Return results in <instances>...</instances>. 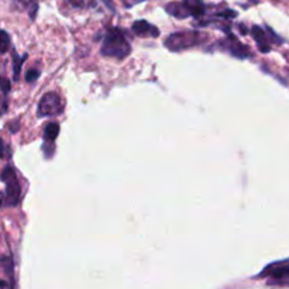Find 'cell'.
<instances>
[{"label": "cell", "mask_w": 289, "mask_h": 289, "mask_svg": "<svg viewBox=\"0 0 289 289\" xmlns=\"http://www.w3.org/2000/svg\"><path fill=\"white\" fill-rule=\"evenodd\" d=\"M102 55L111 57L117 60H124L131 52V45L124 34V31L117 27L108 31L103 44H102Z\"/></svg>", "instance_id": "1"}, {"label": "cell", "mask_w": 289, "mask_h": 289, "mask_svg": "<svg viewBox=\"0 0 289 289\" xmlns=\"http://www.w3.org/2000/svg\"><path fill=\"white\" fill-rule=\"evenodd\" d=\"M205 40V36H202L198 31H181L174 33L165 40V47L168 50L178 52V51L188 50L190 47L199 45Z\"/></svg>", "instance_id": "2"}, {"label": "cell", "mask_w": 289, "mask_h": 289, "mask_svg": "<svg viewBox=\"0 0 289 289\" xmlns=\"http://www.w3.org/2000/svg\"><path fill=\"white\" fill-rule=\"evenodd\" d=\"M1 181L6 183V198L10 206H16L20 200L21 188L19 181L16 178V172L13 167L7 165L1 172Z\"/></svg>", "instance_id": "3"}, {"label": "cell", "mask_w": 289, "mask_h": 289, "mask_svg": "<svg viewBox=\"0 0 289 289\" xmlns=\"http://www.w3.org/2000/svg\"><path fill=\"white\" fill-rule=\"evenodd\" d=\"M62 110H64V105L61 102L60 96L54 92H48L41 98L37 114L38 117H50V116L61 114Z\"/></svg>", "instance_id": "4"}, {"label": "cell", "mask_w": 289, "mask_h": 289, "mask_svg": "<svg viewBox=\"0 0 289 289\" xmlns=\"http://www.w3.org/2000/svg\"><path fill=\"white\" fill-rule=\"evenodd\" d=\"M220 47L224 51H227L230 55L236 57V58H240V60H246V58H250L251 57V52L250 50L243 45L236 37H233L231 34H229V37L226 40L220 41L219 42Z\"/></svg>", "instance_id": "5"}, {"label": "cell", "mask_w": 289, "mask_h": 289, "mask_svg": "<svg viewBox=\"0 0 289 289\" xmlns=\"http://www.w3.org/2000/svg\"><path fill=\"white\" fill-rule=\"evenodd\" d=\"M259 277H269L275 282H281L284 279L289 278V262L282 261V262L271 264L259 274Z\"/></svg>", "instance_id": "6"}, {"label": "cell", "mask_w": 289, "mask_h": 289, "mask_svg": "<svg viewBox=\"0 0 289 289\" xmlns=\"http://www.w3.org/2000/svg\"><path fill=\"white\" fill-rule=\"evenodd\" d=\"M133 33L139 37H151V38H155L160 36V30L150 24L148 21L145 20H137L136 23H133Z\"/></svg>", "instance_id": "7"}, {"label": "cell", "mask_w": 289, "mask_h": 289, "mask_svg": "<svg viewBox=\"0 0 289 289\" xmlns=\"http://www.w3.org/2000/svg\"><path fill=\"white\" fill-rule=\"evenodd\" d=\"M182 4L188 11V14L192 17H202L206 11V6L203 0H182Z\"/></svg>", "instance_id": "8"}, {"label": "cell", "mask_w": 289, "mask_h": 289, "mask_svg": "<svg viewBox=\"0 0 289 289\" xmlns=\"http://www.w3.org/2000/svg\"><path fill=\"white\" fill-rule=\"evenodd\" d=\"M251 34H253L254 40L257 41L259 51H261V52H269L271 45H269V40L268 37H267V33L262 30L261 27H258V26H254V27L251 29Z\"/></svg>", "instance_id": "9"}, {"label": "cell", "mask_w": 289, "mask_h": 289, "mask_svg": "<svg viewBox=\"0 0 289 289\" xmlns=\"http://www.w3.org/2000/svg\"><path fill=\"white\" fill-rule=\"evenodd\" d=\"M165 11L170 13L171 16L175 19H186L189 16L185 6L182 4V1H171L165 6Z\"/></svg>", "instance_id": "10"}, {"label": "cell", "mask_w": 289, "mask_h": 289, "mask_svg": "<svg viewBox=\"0 0 289 289\" xmlns=\"http://www.w3.org/2000/svg\"><path fill=\"white\" fill-rule=\"evenodd\" d=\"M60 134V124L57 121H50L44 129V140L45 143H54Z\"/></svg>", "instance_id": "11"}, {"label": "cell", "mask_w": 289, "mask_h": 289, "mask_svg": "<svg viewBox=\"0 0 289 289\" xmlns=\"http://www.w3.org/2000/svg\"><path fill=\"white\" fill-rule=\"evenodd\" d=\"M10 47V37L6 31L0 30V55L4 54Z\"/></svg>", "instance_id": "12"}, {"label": "cell", "mask_w": 289, "mask_h": 289, "mask_svg": "<svg viewBox=\"0 0 289 289\" xmlns=\"http://www.w3.org/2000/svg\"><path fill=\"white\" fill-rule=\"evenodd\" d=\"M20 70H21V61L19 58V55L16 52H13V75H14V79H19L20 76Z\"/></svg>", "instance_id": "13"}, {"label": "cell", "mask_w": 289, "mask_h": 289, "mask_svg": "<svg viewBox=\"0 0 289 289\" xmlns=\"http://www.w3.org/2000/svg\"><path fill=\"white\" fill-rule=\"evenodd\" d=\"M38 76H40V71L30 70L26 73V80H27V82H34V80H37Z\"/></svg>", "instance_id": "14"}, {"label": "cell", "mask_w": 289, "mask_h": 289, "mask_svg": "<svg viewBox=\"0 0 289 289\" xmlns=\"http://www.w3.org/2000/svg\"><path fill=\"white\" fill-rule=\"evenodd\" d=\"M0 89L3 90V92H9L10 90V82L6 78H3V76H0Z\"/></svg>", "instance_id": "15"}, {"label": "cell", "mask_w": 289, "mask_h": 289, "mask_svg": "<svg viewBox=\"0 0 289 289\" xmlns=\"http://www.w3.org/2000/svg\"><path fill=\"white\" fill-rule=\"evenodd\" d=\"M217 16H219V17H224V19H233V17H236V16H237V13L233 10H224V11H221V13H219Z\"/></svg>", "instance_id": "16"}, {"label": "cell", "mask_w": 289, "mask_h": 289, "mask_svg": "<svg viewBox=\"0 0 289 289\" xmlns=\"http://www.w3.org/2000/svg\"><path fill=\"white\" fill-rule=\"evenodd\" d=\"M4 157H6V147H4L3 140L0 139V158H4Z\"/></svg>", "instance_id": "17"}, {"label": "cell", "mask_w": 289, "mask_h": 289, "mask_svg": "<svg viewBox=\"0 0 289 289\" xmlns=\"http://www.w3.org/2000/svg\"><path fill=\"white\" fill-rule=\"evenodd\" d=\"M3 199H4V195L0 192V206H1V203H3Z\"/></svg>", "instance_id": "18"}, {"label": "cell", "mask_w": 289, "mask_h": 289, "mask_svg": "<svg viewBox=\"0 0 289 289\" xmlns=\"http://www.w3.org/2000/svg\"><path fill=\"white\" fill-rule=\"evenodd\" d=\"M139 1H143V0H134V3H139Z\"/></svg>", "instance_id": "19"}]
</instances>
